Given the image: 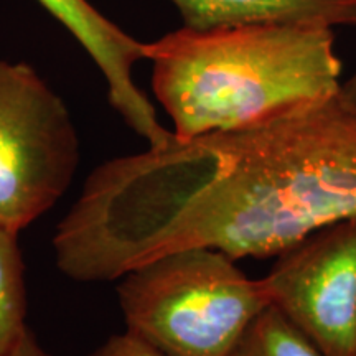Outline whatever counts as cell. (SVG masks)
Segmentation results:
<instances>
[{
  "mask_svg": "<svg viewBox=\"0 0 356 356\" xmlns=\"http://www.w3.org/2000/svg\"><path fill=\"white\" fill-rule=\"evenodd\" d=\"M160 181L152 259L188 248L275 257L356 216V113L338 92L241 131L175 139L160 150Z\"/></svg>",
  "mask_w": 356,
  "mask_h": 356,
  "instance_id": "6da1fadb",
  "label": "cell"
},
{
  "mask_svg": "<svg viewBox=\"0 0 356 356\" xmlns=\"http://www.w3.org/2000/svg\"><path fill=\"white\" fill-rule=\"evenodd\" d=\"M152 89L180 140L267 122L340 92L332 26L262 20L145 43Z\"/></svg>",
  "mask_w": 356,
  "mask_h": 356,
  "instance_id": "7a4b0ae2",
  "label": "cell"
},
{
  "mask_svg": "<svg viewBox=\"0 0 356 356\" xmlns=\"http://www.w3.org/2000/svg\"><path fill=\"white\" fill-rule=\"evenodd\" d=\"M121 279L127 330L167 356H229L269 307L261 280L211 248L172 251Z\"/></svg>",
  "mask_w": 356,
  "mask_h": 356,
  "instance_id": "3957f363",
  "label": "cell"
},
{
  "mask_svg": "<svg viewBox=\"0 0 356 356\" xmlns=\"http://www.w3.org/2000/svg\"><path fill=\"white\" fill-rule=\"evenodd\" d=\"M79 165L65 101L38 71L0 60V226L19 234L63 197Z\"/></svg>",
  "mask_w": 356,
  "mask_h": 356,
  "instance_id": "277c9868",
  "label": "cell"
},
{
  "mask_svg": "<svg viewBox=\"0 0 356 356\" xmlns=\"http://www.w3.org/2000/svg\"><path fill=\"white\" fill-rule=\"evenodd\" d=\"M275 257L259 279L269 305L323 356H356V216L315 231Z\"/></svg>",
  "mask_w": 356,
  "mask_h": 356,
  "instance_id": "5b68a950",
  "label": "cell"
},
{
  "mask_svg": "<svg viewBox=\"0 0 356 356\" xmlns=\"http://www.w3.org/2000/svg\"><path fill=\"white\" fill-rule=\"evenodd\" d=\"M60 22L95 61L108 84V99L124 122L152 149L175 140L160 124L157 111L134 81V66L145 60V43L139 42L88 0H37Z\"/></svg>",
  "mask_w": 356,
  "mask_h": 356,
  "instance_id": "8992f818",
  "label": "cell"
},
{
  "mask_svg": "<svg viewBox=\"0 0 356 356\" xmlns=\"http://www.w3.org/2000/svg\"><path fill=\"white\" fill-rule=\"evenodd\" d=\"M184 26L210 30L246 22H312L356 26V0H170Z\"/></svg>",
  "mask_w": 356,
  "mask_h": 356,
  "instance_id": "52a82bcc",
  "label": "cell"
},
{
  "mask_svg": "<svg viewBox=\"0 0 356 356\" xmlns=\"http://www.w3.org/2000/svg\"><path fill=\"white\" fill-rule=\"evenodd\" d=\"M17 236L0 226V356H13L29 330L25 266Z\"/></svg>",
  "mask_w": 356,
  "mask_h": 356,
  "instance_id": "ba28073f",
  "label": "cell"
},
{
  "mask_svg": "<svg viewBox=\"0 0 356 356\" xmlns=\"http://www.w3.org/2000/svg\"><path fill=\"white\" fill-rule=\"evenodd\" d=\"M229 356H323L275 307L262 310Z\"/></svg>",
  "mask_w": 356,
  "mask_h": 356,
  "instance_id": "9c48e42d",
  "label": "cell"
},
{
  "mask_svg": "<svg viewBox=\"0 0 356 356\" xmlns=\"http://www.w3.org/2000/svg\"><path fill=\"white\" fill-rule=\"evenodd\" d=\"M91 356H167L131 332L111 337Z\"/></svg>",
  "mask_w": 356,
  "mask_h": 356,
  "instance_id": "30bf717a",
  "label": "cell"
},
{
  "mask_svg": "<svg viewBox=\"0 0 356 356\" xmlns=\"http://www.w3.org/2000/svg\"><path fill=\"white\" fill-rule=\"evenodd\" d=\"M13 356H51V355L40 346L37 338H35L32 330L29 328L24 338H22L19 346H17Z\"/></svg>",
  "mask_w": 356,
  "mask_h": 356,
  "instance_id": "8fae6325",
  "label": "cell"
},
{
  "mask_svg": "<svg viewBox=\"0 0 356 356\" xmlns=\"http://www.w3.org/2000/svg\"><path fill=\"white\" fill-rule=\"evenodd\" d=\"M340 97L350 109H353L356 113V70L346 81L341 83Z\"/></svg>",
  "mask_w": 356,
  "mask_h": 356,
  "instance_id": "7c38bea8",
  "label": "cell"
}]
</instances>
